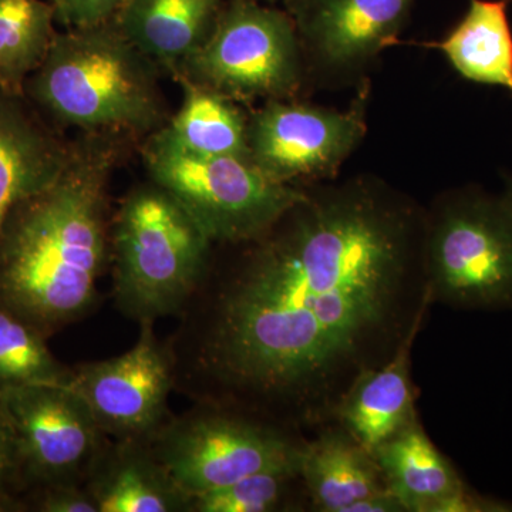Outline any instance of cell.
Masks as SVG:
<instances>
[{"instance_id":"cell-19","label":"cell","mask_w":512,"mask_h":512,"mask_svg":"<svg viewBox=\"0 0 512 512\" xmlns=\"http://www.w3.org/2000/svg\"><path fill=\"white\" fill-rule=\"evenodd\" d=\"M512 0H470L463 19L440 42L414 43L440 50L461 77L512 94Z\"/></svg>"},{"instance_id":"cell-15","label":"cell","mask_w":512,"mask_h":512,"mask_svg":"<svg viewBox=\"0 0 512 512\" xmlns=\"http://www.w3.org/2000/svg\"><path fill=\"white\" fill-rule=\"evenodd\" d=\"M84 487L99 512H188L190 497L178 487L150 440H109Z\"/></svg>"},{"instance_id":"cell-23","label":"cell","mask_w":512,"mask_h":512,"mask_svg":"<svg viewBox=\"0 0 512 512\" xmlns=\"http://www.w3.org/2000/svg\"><path fill=\"white\" fill-rule=\"evenodd\" d=\"M301 467H276L190 498L188 512H275L295 507Z\"/></svg>"},{"instance_id":"cell-25","label":"cell","mask_w":512,"mask_h":512,"mask_svg":"<svg viewBox=\"0 0 512 512\" xmlns=\"http://www.w3.org/2000/svg\"><path fill=\"white\" fill-rule=\"evenodd\" d=\"M26 512H99L92 495L82 484L36 488L23 497Z\"/></svg>"},{"instance_id":"cell-16","label":"cell","mask_w":512,"mask_h":512,"mask_svg":"<svg viewBox=\"0 0 512 512\" xmlns=\"http://www.w3.org/2000/svg\"><path fill=\"white\" fill-rule=\"evenodd\" d=\"M419 330H413L382 366L360 373L333 414L370 453L417 419L410 365Z\"/></svg>"},{"instance_id":"cell-24","label":"cell","mask_w":512,"mask_h":512,"mask_svg":"<svg viewBox=\"0 0 512 512\" xmlns=\"http://www.w3.org/2000/svg\"><path fill=\"white\" fill-rule=\"evenodd\" d=\"M26 493L28 484L18 436L5 406L0 402V494L23 503Z\"/></svg>"},{"instance_id":"cell-1","label":"cell","mask_w":512,"mask_h":512,"mask_svg":"<svg viewBox=\"0 0 512 512\" xmlns=\"http://www.w3.org/2000/svg\"><path fill=\"white\" fill-rule=\"evenodd\" d=\"M426 217L376 181L322 188L210 264L167 340L175 392L298 430L333 417L430 305Z\"/></svg>"},{"instance_id":"cell-28","label":"cell","mask_w":512,"mask_h":512,"mask_svg":"<svg viewBox=\"0 0 512 512\" xmlns=\"http://www.w3.org/2000/svg\"><path fill=\"white\" fill-rule=\"evenodd\" d=\"M505 197L512 202V178L510 183H508L507 191H505Z\"/></svg>"},{"instance_id":"cell-17","label":"cell","mask_w":512,"mask_h":512,"mask_svg":"<svg viewBox=\"0 0 512 512\" xmlns=\"http://www.w3.org/2000/svg\"><path fill=\"white\" fill-rule=\"evenodd\" d=\"M224 0H123L113 22L161 69L174 74L211 35Z\"/></svg>"},{"instance_id":"cell-20","label":"cell","mask_w":512,"mask_h":512,"mask_svg":"<svg viewBox=\"0 0 512 512\" xmlns=\"http://www.w3.org/2000/svg\"><path fill=\"white\" fill-rule=\"evenodd\" d=\"M175 80L183 87V104L150 137L192 156L249 158L248 120L235 100L183 76Z\"/></svg>"},{"instance_id":"cell-18","label":"cell","mask_w":512,"mask_h":512,"mask_svg":"<svg viewBox=\"0 0 512 512\" xmlns=\"http://www.w3.org/2000/svg\"><path fill=\"white\" fill-rule=\"evenodd\" d=\"M299 473L322 512H348L357 501L390 491L373 454L340 426L306 441Z\"/></svg>"},{"instance_id":"cell-6","label":"cell","mask_w":512,"mask_h":512,"mask_svg":"<svg viewBox=\"0 0 512 512\" xmlns=\"http://www.w3.org/2000/svg\"><path fill=\"white\" fill-rule=\"evenodd\" d=\"M151 448L188 497L276 467H301L305 440L296 430L237 410L194 403L171 414Z\"/></svg>"},{"instance_id":"cell-3","label":"cell","mask_w":512,"mask_h":512,"mask_svg":"<svg viewBox=\"0 0 512 512\" xmlns=\"http://www.w3.org/2000/svg\"><path fill=\"white\" fill-rule=\"evenodd\" d=\"M158 69L111 20L57 32L23 94L60 126L87 134L150 137L170 119Z\"/></svg>"},{"instance_id":"cell-7","label":"cell","mask_w":512,"mask_h":512,"mask_svg":"<svg viewBox=\"0 0 512 512\" xmlns=\"http://www.w3.org/2000/svg\"><path fill=\"white\" fill-rule=\"evenodd\" d=\"M150 180L173 194L214 244L264 234L306 195L281 183L249 158L192 156L148 137L143 147Z\"/></svg>"},{"instance_id":"cell-8","label":"cell","mask_w":512,"mask_h":512,"mask_svg":"<svg viewBox=\"0 0 512 512\" xmlns=\"http://www.w3.org/2000/svg\"><path fill=\"white\" fill-rule=\"evenodd\" d=\"M174 77L232 100H284L301 83L295 20L254 0H229L204 45Z\"/></svg>"},{"instance_id":"cell-10","label":"cell","mask_w":512,"mask_h":512,"mask_svg":"<svg viewBox=\"0 0 512 512\" xmlns=\"http://www.w3.org/2000/svg\"><path fill=\"white\" fill-rule=\"evenodd\" d=\"M0 402L18 436L28 493L86 483L110 439L79 393L70 386L39 384L12 390Z\"/></svg>"},{"instance_id":"cell-14","label":"cell","mask_w":512,"mask_h":512,"mask_svg":"<svg viewBox=\"0 0 512 512\" xmlns=\"http://www.w3.org/2000/svg\"><path fill=\"white\" fill-rule=\"evenodd\" d=\"M70 150L25 96L0 92V232L20 201L55 180Z\"/></svg>"},{"instance_id":"cell-9","label":"cell","mask_w":512,"mask_h":512,"mask_svg":"<svg viewBox=\"0 0 512 512\" xmlns=\"http://www.w3.org/2000/svg\"><path fill=\"white\" fill-rule=\"evenodd\" d=\"M367 94L343 111L269 100L248 120L249 160L281 183L332 177L365 137Z\"/></svg>"},{"instance_id":"cell-13","label":"cell","mask_w":512,"mask_h":512,"mask_svg":"<svg viewBox=\"0 0 512 512\" xmlns=\"http://www.w3.org/2000/svg\"><path fill=\"white\" fill-rule=\"evenodd\" d=\"M387 487L406 512H500L512 505L471 490L419 420L372 451Z\"/></svg>"},{"instance_id":"cell-12","label":"cell","mask_w":512,"mask_h":512,"mask_svg":"<svg viewBox=\"0 0 512 512\" xmlns=\"http://www.w3.org/2000/svg\"><path fill=\"white\" fill-rule=\"evenodd\" d=\"M416 0H296L291 3L303 42L335 70L363 66L394 46Z\"/></svg>"},{"instance_id":"cell-4","label":"cell","mask_w":512,"mask_h":512,"mask_svg":"<svg viewBox=\"0 0 512 512\" xmlns=\"http://www.w3.org/2000/svg\"><path fill=\"white\" fill-rule=\"evenodd\" d=\"M214 242L183 204L148 181L128 191L111 221V295L138 323L177 318L210 264Z\"/></svg>"},{"instance_id":"cell-21","label":"cell","mask_w":512,"mask_h":512,"mask_svg":"<svg viewBox=\"0 0 512 512\" xmlns=\"http://www.w3.org/2000/svg\"><path fill=\"white\" fill-rule=\"evenodd\" d=\"M53 6L45 0H0V92L25 96V84L56 36Z\"/></svg>"},{"instance_id":"cell-2","label":"cell","mask_w":512,"mask_h":512,"mask_svg":"<svg viewBox=\"0 0 512 512\" xmlns=\"http://www.w3.org/2000/svg\"><path fill=\"white\" fill-rule=\"evenodd\" d=\"M120 137L87 134L72 143L60 174L20 201L0 232V303L47 339L99 305Z\"/></svg>"},{"instance_id":"cell-11","label":"cell","mask_w":512,"mask_h":512,"mask_svg":"<svg viewBox=\"0 0 512 512\" xmlns=\"http://www.w3.org/2000/svg\"><path fill=\"white\" fill-rule=\"evenodd\" d=\"M73 372L70 387L111 440L150 439L171 416L173 357L154 323H141L136 345L123 355L80 363Z\"/></svg>"},{"instance_id":"cell-22","label":"cell","mask_w":512,"mask_h":512,"mask_svg":"<svg viewBox=\"0 0 512 512\" xmlns=\"http://www.w3.org/2000/svg\"><path fill=\"white\" fill-rule=\"evenodd\" d=\"M73 367L47 348V338L0 303V397L39 384L70 386Z\"/></svg>"},{"instance_id":"cell-26","label":"cell","mask_w":512,"mask_h":512,"mask_svg":"<svg viewBox=\"0 0 512 512\" xmlns=\"http://www.w3.org/2000/svg\"><path fill=\"white\" fill-rule=\"evenodd\" d=\"M56 22L66 29H84L109 23L123 0H49Z\"/></svg>"},{"instance_id":"cell-27","label":"cell","mask_w":512,"mask_h":512,"mask_svg":"<svg viewBox=\"0 0 512 512\" xmlns=\"http://www.w3.org/2000/svg\"><path fill=\"white\" fill-rule=\"evenodd\" d=\"M0 512H26V508L22 501L0 494Z\"/></svg>"},{"instance_id":"cell-5","label":"cell","mask_w":512,"mask_h":512,"mask_svg":"<svg viewBox=\"0 0 512 512\" xmlns=\"http://www.w3.org/2000/svg\"><path fill=\"white\" fill-rule=\"evenodd\" d=\"M423 256L430 303L512 309V202L480 188L446 195L426 217Z\"/></svg>"},{"instance_id":"cell-29","label":"cell","mask_w":512,"mask_h":512,"mask_svg":"<svg viewBox=\"0 0 512 512\" xmlns=\"http://www.w3.org/2000/svg\"><path fill=\"white\" fill-rule=\"evenodd\" d=\"M289 2L293 3V2H296V0H289Z\"/></svg>"}]
</instances>
